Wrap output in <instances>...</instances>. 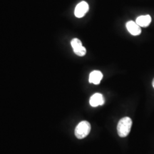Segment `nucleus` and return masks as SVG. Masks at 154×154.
Returning a JSON list of instances; mask_svg holds the SVG:
<instances>
[{
	"label": "nucleus",
	"instance_id": "f03ea898",
	"mask_svg": "<svg viewBox=\"0 0 154 154\" xmlns=\"http://www.w3.org/2000/svg\"><path fill=\"white\" fill-rule=\"evenodd\" d=\"M91 131V125L86 121H83L77 125L75 129V136L79 139L84 138Z\"/></svg>",
	"mask_w": 154,
	"mask_h": 154
},
{
	"label": "nucleus",
	"instance_id": "39448f33",
	"mask_svg": "<svg viewBox=\"0 0 154 154\" xmlns=\"http://www.w3.org/2000/svg\"><path fill=\"white\" fill-rule=\"evenodd\" d=\"M128 32L133 36H138L141 33V27L134 21H128L126 24Z\"/></svg>",
	"mask_w": 154,
	"mask_h": 154
},
{
	"label": "nucleus",
	"instance_id": "0eeeda50",
	"mask_svg": "<svg viewBox=\"0 0 154 154\" xmlns=\"http://www.w3.org/2000/svg\"><path fill=\"white\" fill-rule=\"evenodd\" d=\"M136 24L140 27H147L151 23V17L150 15H140L136 20Z\"/></svg>",
	"mask_w": 154,
	"mask_h": 154
},
{
	"label": "nucleus",
	"instance_id": "f257e3e1",
	"mask_svg": "<svg viewBox=\"0 0 154 154\" xmlns=\"http://www.w3.org/2000/svg\"><path fill=\"white\" fill-rule=\"evenodd\" d=\"M132 126V120L129 117L121 119L117 125V132L121 138L126 137L131 131Z\"/></svg>",
	"mask_w": 154,
	"mask_h": 154
},
{
	"label": "nucleus",
	"instance_id": "1a4fd4ad",
	"mask_svg": "<svg viewBox=\"0 0 154 154\" xmlns=\"http://www.w3.org/2000/svg\"><path fill=\"white\" fill-rule=\"evenodd\" d=\"M152 86H153V88H154V79H153V82H152Z\"/></svg>",
	"mask_w": 154,
	"mask_h": 154
},
{
	"label": "nucleus",
	"instance_id": "6e6552de",
	"mask_svg": "<svg viewBox=\"0 0 154 154\" xmlns=\"http://www.w3.org/2000/svg\"><path fill=\"white\" fill-rule=\"evenodd\" d=\"M102 79H103V74L100 71H94L90 74L88 81L91 84L98 85L100 84Z\"/></svg>",
	"mask_w": 154,
	"mask_h": 154
},
{
	"label": "nucleus",
	"instance_id": "7ed1b4c3",
	"mask_svg": "<svg viewBox=\"0 0 154 154\" xmlns=\"http://www.w3.org/2000/svg\"><path fill=\"white\" fill-rule=\"evenodd\" d=\"M71 45L74 49V53L79 57H84L86 54V48L82 45V42L79 38H74L71 42Z\"/></svg>",
	"mask_w": 154,
	"mask_h": 154
},
{
	"label": "nucleus",
	"instance_id": "20e7f679",
	"mask_svg": "<svg viewBox=\"0 0 154 154\" xmlns=\"http://www.w3.org/2000/svg\"><path fill=\"white\" fill-rule=\"evenodd\" d=\"M89 7H88V3L86 2H81L76 5V8H75L74 14L77 18H82L85 15L87 11H88Z\"/></svg>",
	"mask_w": 154,
	"mask_h": 154
},
{
	"label": "nucleus",
	"instance_id": "423d86ee",
	"mask_svg": "<svg viewBox=\"0 0 154 154\" xmlns=\"http://www.w3.org/2000/svg\"><path fill=\"white\" fill-rule=\"evenodd\" d=\"M90 105L92 107H96L104 103V98L101 94L96 93L91 96L89 101Z\"/></svg>",
	"mask_w": 154,
	"mask_h": 154
}]
</instances>
